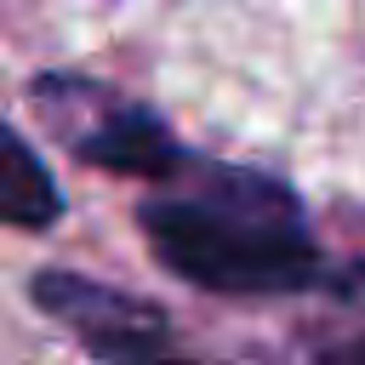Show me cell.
Returning <instances> with one entry per match:
<instances>
[{
	"label": "cell",
	"instance_id": "6da1fadb",
	"mask_svg": "<svg viewBox=\"0 0 365 365\" xmlns=\"http://www.w3.org/2000/svg\"><path fill=\"white\" fill-rule=\"evenodd\" d=\"M137 228L160 268L217 297H285L319 285V245L302 200L245 165L188 160L160 194L137 205Z\"/></svg>",
	"mask_w": 365,
	"mask_h": 365
},
{
	"label": "cell",
	"instance_id": "7a4b0ae2",
	"mask_svg": "<svg viewBox=\"0 0 365 365\" xmlns=\"http://www.w3.org/2000/svg\"><path fill=\"white\" fill-rule=\"evenodd\" d=\"M29 91H34V108L51 120V131L63 137V148L86 165H103L114 177L171 182L194 160L160 125V114L114 97L108 86H91V80H74V74H40Z\"/></svg>",
	"mask_w": 365,
	"mask_h": 365
},
{
	"label": "cell",
	"instance_id": "3957f363",
	"mask_svg": "<svg viewBox=\"0 0 365 365\" xmlns=\"http://www.w3.org/2000/svg\"><path fill=\"white\" fill-rule=\"evenodd\" d=\"M29 302L57 319L86 354L97 359H148L171 348V319L165 308L114 291L103 279H86L74 268H34L29 274Z\"/></svg>",
	"mask_w": 365,
	"mask_h": 365
},
{
	"label": "cell",
	"instance_id": "277c9868",
	"mask_svg": "<svg viewBox=\"0 0 365 365\" xmlns=\"http://www.w3.org/2000/svg\"><path fill=\"white\" fill-rule=\"evenodd\" d=\"M0 137H6V165H0V182H6V188H0V217H6L11 228H23V234H40V228H51V222L63 217V194H57L46 160L29 148V137H23L17 125H6Z\"/></svg>",
	"mask_w": 365,
	"mask_h": 365
},
{
	"label": "cell",
	"instance_id": "5b68a950",
	"mask_svg": "<svg viewBox=\"0 0 365 365\" xmlns=\"http://www.w3.org/2000/svg\"><path fill=\"white\" fill-rule=\"evenodd\" d=\"M325 359H365V336H354V342H336V348H325Z\"/></svg>",
	"mask_w": 365,
	"mask_h": 365
}]
</instances>
